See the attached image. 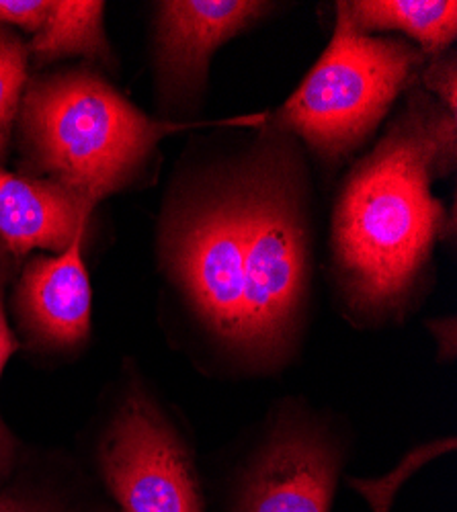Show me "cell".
Listing matches in <instances>:
<instances>
[{
  "label": "cell",
  "instance_id": "obj_1",
  "mask_svg": "<svg viewBox=\"0 0 457 512\" xmlns=\"http://www.w3.org/2000/svg\"><path fill=\"white\" fill-rule=\"evenodd\" d=\"M457 164V117L419 82L335 199L328 269L337 306L359 330L402 324L433 277V256L455 222L433 193Z\"/></svg>",
  "mask_w": 457,
  "mask_h": 512
},
{
  "label": "cell",
  "instance_id": "obj_2",
  "mask_svg": "<svg viewBox=\"0 0 457 512\" xmlns=\"http://www.w3.org/2000/svg\"><path fill=\"white\" fill-rule=\"evenodd\" d=\"M240 152L244 375L292 365L308 332L316 269L314 189L302 144L269 119Z\"/></svg>",
  "mask_w": 457,
  "mask_h": 512
},
{
  "label": "cell",
  "instance_id": "obj_3",
  "mask_svg": "<svg viewBox=\"0 0 457 512\" xmlns=\"http://www.w3.org/2000/svg\"><path fill=\"white\" fill-rule=\"evenodd\" d=\"M267 119L269 113L220 121L154 119L91 64L39 70L27 80L15 121L17 173L52 183L95 209L150 175L164 138L197 127L257 130Z\"/></svg>",
  "mask_w": 457,
  "mask_h": 512
},
{
  "label": "cell",
  "instance_id": "obj_4",
  "mask_svg": "<svg viewBox=\"0 0 457 512\" xmlns=\"http://www.w3.org/2000/svg\"><path fill=\"white\" fill-rule=\"evenodd\" d=\"M156 265L201 345L244 375L240 152L187 156L162 197Z\"/></svg>",
  "mask_w": 457,
  "mask_h": 512
},
{
  "label": "cell",
  "instance_id": "obj_5",
  "mask_svg": "<svg viewBox=\"0 0 457 512\" xmlns=\"http://www.w3.org/2000/svg\"><path fill=\"white\" fill-rule=\"evenodd\" d=\"M427 60L410 41L361 33L337 11L326 50L269 121L292 134L322 168L339 170L378 134Z\"/></svg>",
  "mask_w": 457,
  "mask_h": 512
},
{
  "label": "cell",
  "instance_id": "obj_6",
  "mask_svg": "<svg viewBox=\"0 0 457 512\" xmlns=\"http://www.w3.org/2000/svg\"><path fill=\"white\" fill-rule=\"evenodd\" d=\"M89 465L117 512H207L195 451L136 365L105 402Z\"/></svg>",
  "mask_w": 457,
  "mask_h": 512
},
{
  "label": "cell",
  "instance_id": "obj_7",
  "mask_svg": "<svg viewBox=\"0 0 457 512\" xmlns=\"http://www.w3.org/2000/svg\"><path fill=\"white\" fill-rule=\"evenodd\" d=\"M349 443L343 424L285 398L228 478L224 512H332Z\"/></svg>",
  "mask_w": 457,
  "mask_h": 512
},
{
  "label": "cell",
  "instance_id": "obj_8",
  "mask_svg": "<svg viewBox=\"0 0 457 512\" xmlns=\"http://www.w3.org/2000/svg\"><path fill=\"white\" fill-rule=\"evenodd\" d=\"M152 68L162 113L201 109L214 54L267 19L263 0H162L152 5Z\"/></svg>",
  "mask_w": 457,
  "mask_h": 512
},
{
  "label": "cell",
  "instance_id": "obj_9",
  "mask_svg": "<svg viewBox=\"0 0 457 512\" xmlns=\"http://www.w3.org/2000/svg\"><path fill=\"white\" fill-rule=\"evenodd\" d=\"M87 232L62 252H37L11 283L9 322L19 351L33 361L76 359L93 336V287L82 256Z\"/></svg>",
  "mask_w": 457,
  "mask_h": 512
},
{
  "label": "cell",
  "instance_id": "obj_10",
  "mask_svg": "<svg viewBox=\"0 0 457 512\" xmlns=\"http://www.w3.org/2000/svg\"><path fill=\"white\" fill-rule=\"evenodd\" d=\"M91 207L60 187L0 166V240L23 263L33 252H62L87 232Z\"/></svg>",
  "mask_w": 457,
  "mask_h": 512
},
{
  "label": "cell",
  "instance_id": "obj_11",
  "mask_svg": "<svg viewBox=\"0 0 457 512\" xmlns=\"http://www.w3.org/2000/svg\"><path fill=\"white\" fill-rule=\"evenodd\" d=\"M0 512H117L89 469L62 453L23 449L0 482Z\"/></svg>",
  "mask_w": 457,
  "mask_h": 512
},
{
  "label": "cell",
  "instance_id": "obj_12",
  "mask_svg": "<svg viewBox=\"0 0 457 512\" xmlns=\"http://www.w3.org/2000/svg\"><path fill=\"white\" fill-rule=\"evenodd\" d=\"M335 9L361 33H396L427 58L449 52L457 39L455 0H347Z\"/></svg>",
  "mask_w": 457,
  "mask_h": 512
},
{
  "label": "cell",
  "instance_id": "obj_13",
  "mask_svg": "<svg viewBox=\"0 0 457 512\" xmlns=\"http://www.w3.org/2000/svg\"><path fill=\"white\" fill-rule=\"evenodd\" d=\"M105 7L99 0H50L46 21L27 39L29 62L37 72L70 58H85L99 70H113Z\"/></svg>",
  "mask_w": 457,
  "mask_h": 512
},
{
  "label": "cell",
  "instance_id": "obj_14",
  "mask_svg": "<svg viewBox=\"0 0 457 512\" xmlns=\"http://www.w3.org/2000/svg\"><path fill=\"white\" fill-rule=\"evenodd\" d=\"M29 50L21 31L0 25V166L11 154L15 121L29 80Z\"/></svg>",
  "mask_w": 457,
  "mask_h": 512
},
{
  "label": "cell",
  "instance_id": "obj_15",
  "mask_svg": "<svg viewBox=\"0 0 457 512\" xmlns=\"http://www.w3.org/2000/svg\"><path fill=\"white\" fill-rule=\"evenodd\" d=\"M21 265L23 263H19L13 252L5 246V242L0 240V381H3V373L11 357L19 353V343L7 314V291L17 277ZM23 449V443L11 431V426L5 422L3 414H0V482L13 476L17 463L21 461Z\"/></svg>",
  "mask_w": 457,
  "mask_h": 512
},
{
  "label": "cell",
  "instance_id": "obj_16",
  "mask_svg": "<svg viewBox=\"0 0 457 512\" xmlns=\"http://www.w3.org/2000/svg\"><path fill=\"white\" fill-rule=\"evenodd\" d=\"M453 449H455L453 437L421 445L417 449H412L408 455H404V459L384 478H380V480H351V486L367 500V504L371 506L373 512H390L394 496L402 488L404 480L417 474L427 461L443 455L445 451H453Z\"/></svg>",
  "mask_w": 457,
  "mask_h": 512
},
{
  "label": "cell",
  "instance_id": "obj_17",
  "mask_svg": "<svg viewBox=\"0 0 457 512\" xmlns=\"http://www.w3.org/2000/svg\"><path fill=\"white\" fill-rule=\"evenodd\" d=\"M419 87L457 117V56L453 48L427 60L419 76Z\"/></svg>",
  "mask_w": 457,
  "mask_h": 512
},
{
  "label": "cell",
  "instance_id": "obj_18",
  "mask_svg": "<svg viewBox=\"0 0 457 512\" xmlns=\"http://www.w3.org/2000/svg\"><path fill=\"white\" fill-rule=\"evenodd\" d=\"M449 318H439V320H429L427 328L433 334V338L437 340V349H439V357L445 361H453L455 359V349H457V338H455V320L449 324V328L445 330Z\"/></svg>",
  "mask_w": 457,
  "mask_h": 512
}]
</instances>
